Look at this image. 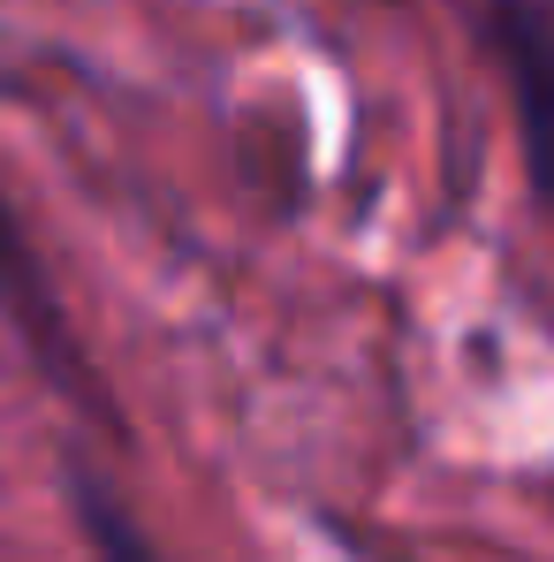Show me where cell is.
Listing matches in <instances>:
<instances>
[{
  "label": "cell",
  "instance_id": "6da1fadb",
  "mask_svg": "<svg viewBox=\"0 0 554 562\" xmlns=\"http://www.w3.org/2000/svg\"><path fill=\"white\" fill-rule=\"evenodd\" d=\"M0 319H8V335L23 342V358L38 366V380H46L92 434H114V441H122V411H114L106 380L92 373V358H84L69 312H61V289L46 274V251H38L31 228L15 221L8 190H0Z\"/></svg>",
  "mask_w": 554,
  "mask_h": 562
},
{
  "label": "cell",
  "instance_id": "3957f363",
  "mask_svg": "<svg viewBox=\"0 0 554 562\" xmlns=\"http://www.w3.org/2000/svg\"><path fill=\"white\" fill-rule=\"evenodd\" d=\"M61 494H69V517H77V532H84V548L92 562H176L129 509H122V494L99 479L84 457H69L61 464Z\"/></svg>",
  "mask_w": 554,
  "mask_h": 562
},
{
  "label": "cell",
  "instance_id": "7a4b0ae2",
  "mask_svg": "<svg viewBox=\"0 0 554 562\" xmlns=\"http://www.w3.org/2000/svg\"><path fill=\"white\" fill-rule=\"evenodd\" d=\"M471 31L501 69V92L517 106V145L532 198L554 221V0H471Z\"/></svg>",
  "mask_w": 554,
  "mask_h": 562
}]
</instances>
